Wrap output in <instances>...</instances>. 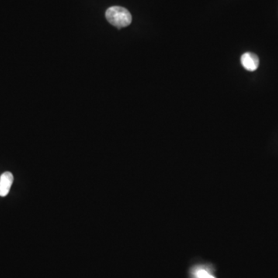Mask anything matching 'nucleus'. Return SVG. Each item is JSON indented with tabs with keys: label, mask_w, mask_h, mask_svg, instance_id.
Wrapping results in <instances>:
<instances>
[{
	"label": "nucleus",
	"mask_w": 278,
	"mask_h": 278,
	"mask_svg": "<svg viewBox=\"0 0 278 278\" xmlns=\"http://www.w3.org/2000/svg\"><path fill=\"white\" fill-rule=\"evenodd\" d=\"M106 19L111 24L116 27L123 28L129 26L133 20L132 15L126 8L121 6H112L107 9Z\"/></svg>",
	"instance_id": "nucleus-1"
},
{
	"label": "nucleus",
	"mask_w": 278,
	"mask_h": 278,
	"mask_svg": "<svg viewBox=\"0 0 278 278\" xmlns=\"http://www.w3.org/2000/svg\"><path fill=\"white\" fill-rule=\"evenodd\" d=\"M259 58L253 53H245L241 57V64L247 71H256L259 66Z\"/></svg>",
	"instance_id": "nucleus-2"
},
{
	"label": "nucleus",
	"mask_w": 278,
	"mask_h": 278,
	"mask_svg": "<svg viewBox=\"0 0 278 278\" xmlns=\"http://www.w3.org/2000/svg\"><path fill=\"white\" fill-rule=\"evenodd\" d=\"M13 175L11 172H5L0 176V196L5 197L9 193L13 182Z\"/></svg>",
	"instance_id": "nucleus-3"
},
{
	"label": "nucleus",
	"mask_w": 278,
	"mask_h": 278,
	"mask_svg": "<svg viewBox=\"0 0 278 278\" xmlns=\"http://www.w3.org/2000/svg\"><path fill=\"white\" fill-rule=\"evenodd\" d=\"M209 275L207 272H206L205 270H199L196 273V278H206V277Z\"/></svg>",
	"instance_id": "nucleus-4"
},
{
	"label": "nucleus",
	"mask_w": 278,
	"mask_h": 278,
	"mask_svg": "<svg viewBox=\"0 0 278 278\" xmlns=\"http://www.w3.org/2000/svg\"><path fill=\"white\" fill-rule=\"evenodd\" d=\"M206 278H215L214 277L212 276V275H208L206 277Z\"/></svg>",
	"instance_id": "nucleus-5"
}]
</instances>
